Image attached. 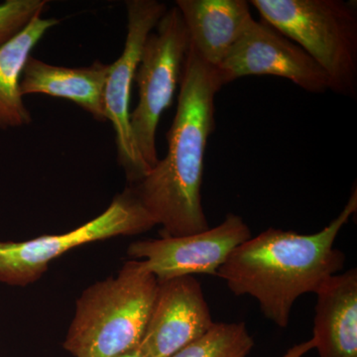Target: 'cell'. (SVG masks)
Here are the masks:
<instances>
[{
  "mask_svg": "<svg viewBox=\"0 0 357 357\" xmlns=\"http://www.w3.org/2000/svg\"><path fill=\"white\" fill-rule=\"evenodd\" d=\"M222 84L217 69L190 45L168 151L140 182L131 185L162 237L199 234L208 223L202 203L204 155L215 130V98Z\"/></svg>",
  "mask_w": 357,
  "mask_h": 357,
  "instance_id": "obj_1",
  "label": "cell"
},
{
  "mask_svg": "<svg viewBox=\"0 0 357 357\" xmlns=\"http://www.w3.org/2000/svg\"><path fill=\"white\" fill-rule=\"evenodd\" d=\"M357 211V189L328 227L312 234L268 229L237 246L218 271L236 296L259 303L265 318L280 328L290 321L294 303L317 293L344 266L345 255L333 248L342 227Z\"/></svg>",
  "mask_w": 357,
  "mask_h": 357,
  "instance_id": "obj_2",
  "label": "cell"
},
{
  "mask_svg": "<svg viewBox=\"0 0 357 357\" xmlns=\"http://www.w3.org/2000/svg\"><path fill=\"white\" fill-rule=\"evenodd\" d=\"M158 289L142 260L82 293L63 347L75 357H119L138 349Z\"/></svg>",
  "mask_w": 357,
  "mask_h": 357,
  "instance_id": "obj_3",
  "label": "cell"
},
{
  "mask_svg": "<svg viewBox=\"0 0 357 357\" xmlns=\"http://www.w3.org/2000/svg\"><path fill=\"white\" fill-rule=\"evenodd\" d=\"M262 20L323 69L330 91L357 95V11L342 0H251Z\"/></svg>",
  "mask_w": 357,
  "mask_h": 357,
  "instance_id": "obj_4",
  "label": "cell"
},
{
  "mask_svg": "<svg viewBox=\"0 0 357 357\" xmlns=\"http://www.w3.org/2000/svg\"><path fill=\"white\" fill-rule=\"evenodd\" d=\"M155 29L148 35L134 76L139 100L130 112L136 149L150 170L159 161L157 126L172 105L190 48L189 35L177 7L167 10Z\"/></svg>",
  "mask_w": 357,
  "mask_h": 357,
  "instance_id": "obj_5",
  "label": "cell"
},
{
  "mask_svg": "<svg viewBox=\"0 0 357 357\" xmlns=\"http://www.w3.org/2000/svg\"><path fill=\"white\" fill-rule=\"evenodd\" d=\"M154 227L153 218L130 185L98 217L69 232L20 243L0 241V283L24 287L38 281L50 263L70 249L112 237L136 236Z\"/></svg>",
  "mask_w": 357,
  "mask_h": 357,
  "instance_id": "obj_6",
  "label": "cell"
},
{
  "mask_svg": "<svg viewBox=\"0 0 357 357\" xmlns=\"http://www.w3.org/2000/svg\"><path fill=\"white\" fill-rule=\"evenodd\" d=\"M128 34L121 57L109 65L105 89V112L112 122L117 146V158L131 185L140 182L150 169L141 158L130 128L131 89L139 65L143 46L160 20L166 13L167 6L157 0H129Z\"/></svg>",
  "mask_w": 357,
  "mask_h": 357,
  "instance_id": "obj_7",
  "label": "cell"
},
{
  "mask_svg": "<svg viewBox=\"0 0 357 357\" xmlns=\"http://www.w3.org/2000/svg\"><path fill=\"white\" fill-rule=\"evenodd\" d=\"M222 86L248 76L283 77L312 93L328 91V77L309 55L264 20L253 18L217 68Z\"/></svg>",
  "mask_w": 357,
  "mask_h": 357,
  "instance_id": "obj_8",
  "label": "cell"
},
{
  "mask_svg": "<svg viewBox=\"0 0 357 357\" xmlns=\"http://www.w3.org/2000/svg\"><path fill=\"white\" fill-rule=\"evenodd\" d=\"M251 236L243 218L229 213L220 225L199 234L135 241L128 255L142 260L158 281L197 274L218 276L230 253Z\"/></svg>",
  "mask_w": 357,
  "mask_h": 357,
  "instance_id": "obj_9",
  "label": "cell"
},
{
  "mask_svg": "<svg viewBox=\"0 0 357 357\" xmlns=\"http://www.w3.org/2000/svg\"><path fill=\"white\" fill-rule=\"evenodd\" d=\"M215 325L194 276L158 281L151 314L138 349L145 357H171Z\"/></svg>",
  "mask_w": 357,
  "mask_h": 357,
  "instance_id": "obj_10",
  "label": "cell"
},
{
  "mask_svg": "<svg viewBox=\"0 0 357 357\" xmlns=\"http://www.w3.org/2000/svg\"><path fill=\"white\" fill-rule=\"evenodd\" d=\"M190 45L206 64L217 68L253 20L245 0H177Z\"/></svg>",
  "mask_w": 357,
  "mask_h": 357,
  "instance_id": "obj_11",
  "label": "cell"
},
{
  "mask_svg": "<svg viewBox=\"0 0 357 357\" xmlns=\"http://www.w3.org/2000/svg\"><path fill=\"white\" fill-rule=\"evenodd\" d=\"M312 340L319 357H357V269L330 277L317 291Z\"/></svg>",
  "mask_w": 357,
  "mask_h": 357,
  "instance_id": "obj_12",
  "label": "cell"
},
{
  "mask_svg": "<svg viewBox=\"0 0 357 357\" xmlns=\"http://www.w3.org/2000/svg\"><path fill=\"white\" fill-rule=\"evenodd\" d=\"M109 65L96 61L89 67L68 68L30 56L20 77L22 96L42 93L81 107L96 121L105 122V89Z\"/></svg>",
  "mask_w": 357,
  "mask_h": 357,
  "instance_id": "obj_13",
  "label": "cell"
},
{
  "mask_svg": "<svg viewBox=\"0 0 357 357\" xmlns=\"http://www.w3.org/2000/svg\"><path fill=\"white\" fill-rule=\"evenodd\" d=\"M58 24L56 18L37 16L20 34L0 47V128H17L31 123V114L20 93L21 74L33 49Z\"/></svg>",
  "mask_w": 357,
  "mask_h": 357,
  "instance_id": "obj_14",
  "label": "cell"
},
{
  "mask_svg": "<svg viewBox=\"0 0 357 357\" xmlns=\"http://www.w3.org/2000/svg\"><path fill=\"white\" fill-rule=\"evenodd\" d=\"M255 340L244 323H215L206 335L171 357H246Z\"/></svg>",
  "mask_w": 357,
  "mask_h": 357,
  "instance_id": "obj_15",
  "label": "cell"
},
{
  "mask_svg": "<svg viewBox=\"0 0 357 357\" xmlns=\"http://www.w3.org/2000/svg\"><path fill=\"white\" fill-rule=\"evenodd\" d=\"M48 6L46 0H6L0 4V47L10 41Z\"/></svg>",
  "mask_w": 357,
  "mask_h": 357,
  "instance_id": "obj_16",
  "label": "cell"
},
{
  "mask_svg": "<svg viewBox=\"0 0 357 357\" xmlns=\"http://www.w3.org/2000/svg\"><path fill=\"white\" fill-rule=\"evenodd\" d=\"M312 349H314V342L311 338V340L302 342V344L294 345L282 357H303L307 352L312 351Z\"/></svg>",
  "mask_w": 357,
  "mask_h": 357,
  "instance_id": "obj_17",
  "label": "cell"
},
{
  "mask_svg": "<svg viewBox=\"0 0 357 357\" xmlns=\"http://www.w3.org/2000/svg\"><path fill=\"white\" fill-rule=\"evenodd\" d=\"M119 357H145L143 356L142 352L139 351V349H136L134 351H131L129 352H126V354H122V356Z\"/></svg>",
  "mask_w": 357,
  "mask_h": 357,
  "instance_id": "obj_18",
  "label": "cell"
}]
</instances>
